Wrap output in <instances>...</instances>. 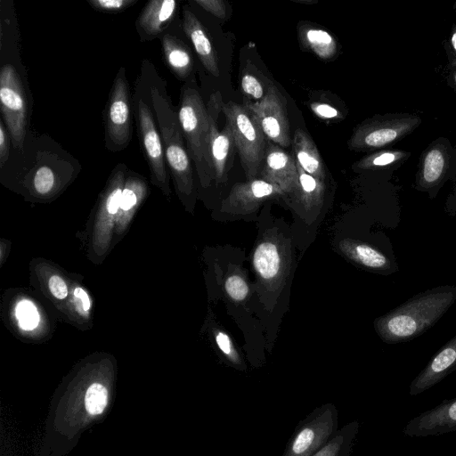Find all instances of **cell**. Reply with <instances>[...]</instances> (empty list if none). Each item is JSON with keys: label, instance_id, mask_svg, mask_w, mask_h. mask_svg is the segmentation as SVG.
<instances>
[{"label": "cell", "instance_id": "6da1fadb", "mask_svg": "<svg viewBox=\"0 0 456 456\" xmlns=\"http://www.w3.org/2000/svg\"><path fill=\"white\" fill-rule=\"evenodd\" d=\"M455 301L456 287L452 285L419 293L377 318V333L388 344L412 340L433 327Z\"/></svg>", "mask_w": 456, "mask_h": 456}, {"label": "cell", "instance_id": "7a4b0ae2", "mask_svg": "<svg viewBox=\"0 0 456 456\" xmlns=\"http://www.w3.org/2000/svg\"><path fill=\"white\" fill-rule=\"evenodd\" d=\"M149 94L159 125L166 163L178 188L189 191L192 188L191 159L184 144L178 113L174 110L166 92L158 85H152Z\"/></svg>", "mask_w": 456, "mask_h": 456}, {"label": "cell", "instance_id": "3957f363", "mask_svg": "<svg viewBox=\"0 0 456 456\" xmlns=\"http://www.w3.org/2000/svg\"><path fill=\"white\" fill-rule=\"evenodd\" d=\"M178 117L189 156L200 182L207 185L215 179L208 142V116L199 91L191 83L182 87Z\"/></svg>", "mask_w": 456, "mask_h": 456}, {"label": "cell", "instance_id": "277c9868", "mask_svg": "<svg viewBox=\"0 0 456 456\" xmlns=\"http://www.w3.org/2000/svg\"><path fill=\"white\" fill-rule=\"evenodd\" d=\"M222 111L231 126L246 178L252 180L260 173L268 140L243 105L230 101L224 103Z\"/></svg>", "mask_w": 456, "mask_h": 456}, {"label": "cell", "instance_id": "5b68a950", "mask_svg": "<svg viewBox=\"0 0 456 456\" xmlns=\"http://www.w3.org/2000/svg\"><path fill=\"white\" fill-rule=\"evenodd\" d=\"M421 122L419 116L411 113L375 115L354 128L348 148L354 151L380 150L412 133Z\"/></svg>", "mask_w": 456, "mask_h": 456}, {"label": "cell", "instance_id": "8992f818", "mask_svg": "<svg viewBox=\"0 0 456 456\" xmlns=\"http://www.w3.org/2000/svg\"><path fill=\"white\" fill-rule=\"evenodd\" d=\"M338 411L327 403L314 408L296 426L281 456H313L338 431Z\"/></svg>", "mask_w": 456, "mask_h": 456}, {"label": "cell", "instance_id": "52a82bcc", "mask_svg": "<svg viewBox=\"0 0 456 456\" xmlns=\"http://www.w3.org/2000/svg\"><path fill=\"white\" fill-rule=\"evenodd\" d=\"M131 94L124 68L110 90L105 114V145L109 151L126 149L132 137Z\"/></svg>", "mask_w": 456, "mask_h": 456}, {"label": "cell", "instance_id": "ba28073f", "mask_svg": "<svg viewBox=\"0 0 456 456\" xmlns=\"http://www.w3.org/2000/svg\"><path fill=\"white\" fill-rule=\"evenodd\" d=\"M1 111L12 142L23 149L27 126V102L22 83L15 68L5 64L0 71Z\"/></svg>", "mask_w": 456, "mask_h": 456}, {"label": "cell", "instance_id": "9c48e42d", "mask_svg": "<svg viewBox=\"0 0 456 456\" xmlns=\"http://www.w3.org/2000/svg\"><path fill=\"white\" fill-rule=\"evenodd\" d=\"M255 118L268 141L287 148L292 143L286 100L270 83L265 97L258 102L244 99L242 104Z\"/></svg>", "mask_w": 456, "mask_h": 456}, {"label": "cell", "instance_id": "30bf717a", "mask_svg": "<svg viewBox=\"0 0 456 456\" xmlns=\"http://www.w3.org/2000/svg\"><path fill=\"white\" fill-rule=\"evenodd\" d=\"M134 110L139 138L148 167L156 183L165 186L167 175L162 140L155 123L152 108L139 93L134 97Z\"/></svg>", "mask_w": 456, "mask_h": 456}, {"label": "cell", "instance_id": "8fae6325", "mask_svg": "<svg viewBox=\"0 0 456 456\" xmlns=\"http://www.w3.org/2000/svg\"><path fill=\"white\" fill-rule=\"evenodd\" d=\"M223 105V98L219 92L214 93L207 104L209 151L216 183H224L227 180V174L232 165L233 153L236 150L230 125L226 122L224 128L221 131L218 130L217 119Z\"/></svg>", "mask_w": 456, "mask_h": 456}, {"label": "cell", "instance_id": "7c38bea8", "mask_svg": "<svg viewBox=\"0 0 456 456\" xmlns=\"http://www.w3.org/2000/svg\"><path fill=\"white\" fill-rule=\"evenodd\" d=\"M263 180L278 185L283 193L297 194L298 171L293 154L268 141L260 170Z\"/></svg>", "mask_w": 456, "mask_h": 456}, {"label": "cell", "instance_id": "4fadbf2b", "mask_svg": "<svg viewBox=\"0 0 456 456\" xmlns=\"http://www.w3.org/2000/svg\"><path fill=\"white\" fill-rule=\"evenodd\" d=\"M403 431L410 437L434 436L456 431V398L444 400L413 417Z\"/></svg>", "mask_w": 456, "mask_h": 456}, {"label": "cell", "instance_id": "5bb4252c", "mask_svg": "<svg viewBox=\"0 0 456 456\" xmlns=\"http://www.w3.org/2000/svg\"><path fill=\"white\" fill-rule=\"evenodd\" d=\"M450 162V143L444 138L432 142L421 153L416 174L415 187L431 191L445 177Z\"/></svg>", "mask_w": 456, "mask_h": 456}, {"label": "cell", "instance_id": "9a60e30c", "mask_svg": "<svg viewBox=\"0 0 456 456\" xmlns=\"http://www.w3.org/2000/svg\"><path fill=\"white\" fill-rule=\"evenodd\" d=\"M456 369V336L432 357L410 384L409 394L418 395L428 390Z\"/></svg>", "mask_w": 456, "mask_h": 456}, {"label": "cell", "instance_id": "2e32d148", "mask_svg": "<svg viewBox=\"0 0 456 456\" xmlns=\"http://www.w3.org/2000/svg\"><path fill=\"white\" fill-rule=\"evenodd\" d=\"M177 5L175 0L148 2L135 21L141 40H151L161 34L175 15Z\"/></svg>", "mask_w": 456, "mask_h": 456}, {"label": "cell", "instance_id": "e0dca14e", "mask_svg": "<svg viewBox=\"0 0 456 456\" xmlns=\"http://www.w3.org/2000/svg\"><path fill=\"white\" fill-rule=\"evenodd\" d=\"M282 194L281 189L272 183L261 179L248 180L236 183L224 206L232 210H248L259 205L263 200L277 194Z\"/></svg>", "mask_w": 456, "mask_h": 456}, {"label": "cell", "instance_id": "ac0fdd59", "mask_svg": "<svg viewBox=\"0 0 456 456\" xmlns=\"http://www.w3.org/2000/svg\"><path fill=\"white\" fill-rule=\"evenodd\" d=\"M183 28L193 45L198 57L206 70L212 76L220 75L219 61L205 28L189 9L183 12Z\"/></svg>", "mask_w": 456, "mask_h": 456}, {"label": "cell", "instance_id": "d6986e66", "mask_svg": "<svg viewBox=\"0 0 456 456\" xmlns=\"http://www.w3.org/2000/svg\"><path fill=\"white\" fill-rule=\"evenodd\" d=\"M291 145L296 162L302 169L324 183L327 174L326 167L310 134L297 128L294 133Z\"/></svg>", "mask_w": 456, "mask_h": 456}, {"label": "cell", "instance_id": "ffe728a7", "mask_svg": "<svg viewBox=\"0 0 456 456\" xmlns=\"http://www.w3.org/2000/svg\"><path fill=\"white\" fill-rule=\"evenodd\" d=\"M342 251L358 265L378 272H391V260L381 251L367 243L358 240H343Z\"/></svg>", "mask_w": 456, "mask_h": 456}, {"label": "cell", "instance_id": "44dd1931", "mask_svg": "<svg viewBox=\"0 0 456 456\" xmlns=\"http://www.w3.org/2000/svg\"><path fill=\"white\" fill-rule=\"evenodd\" d=\"M162 53L170 70L179 78H187L192 71L193 61L187 45L173 35L161 37Z\"/></svg>", "mask_w": 456, "mask_h": 456}, {"label": "cell", "instance_id": "7402d4cb", "mask_svg": "<svg viewBox=\"0 0 456 456\" xmlns=\"http://www.w3.org/2000/svg\"><path fill=\"white\" fill-rule=\"evenodd\" d=\"M253 264L262 280L272 281L278 277L281 268V257L275 243L263 241L255 249Z\"/></svg>", "mask_w": 456, "mask_h": 456}, {"label": "cell", "instance_id": "603a6c76", "mask_svg": "<svg viewBox=\"0 0 456 456\" xmlns=\"http://www.w3.org/2000/svg\"><path fill=\"white\" fill-rule=\"evenodd\" d=\"M360 430L358 420H352L338 429L336 436L313 456H350Z\"/></svg>", "mask_w": 456, "mask_h": 456}, {"label": "cell", "instance_id": "cb8c5ba5", "mask_svg": "<svg viewBox=\"0 0 456 456\" xmlns=\"http://www.w3.org/2000/svg\"><path fill=\"white\" fill-rule=\"evenodd\" d=\"M304 45L323 60H330L338 52L335 38L326 30L316 28H304L299 30Z\"/></svg>", "mask_w": 456, "mask_h": 456}, {"label": "cell", "instance_id": "d4e9b609", "mask_svg": "<svg viewBox=\"0 0 456 456\" xmlns=\"http://www.w3.org/2000/svg\"><path fill=\"white\" fill-rule=\"evenodd\" d=\"M411 152L402 150H382L363 157L355 162L354 167L357 170H376L391 167L404 162Z\"/></svg>", "mask_w": 456, "mask_h": 456}, {"label": "cell", "instance_id": "484cf974", "mask_svg": "<svg viewBox=\"0 0 456 456\" xmlns=\"http://www.w3.org/2000/svg\"><path fill=\"white\" fill-rule=\"evenodd\" d=\"M299 189L297 196L305 206L317 204L322 197L324 183L305 173L297 163Z\"/></svg>", "mask_w": 456, "mask_h": 456}, {"label": "cell", "instance_id": "4316f807", "mask_svg": "<svg viewBox=\"0 0 456 456\" xmlns=\"http://www.w3.org/2000/svg\"><path fill=\"white\" fill-rule=\"evenodd\" d=\"M269 85L265 86L262 80L251 72H244L241 77V90L247 96L246 99L253 102H261L265 97Z\"/></svg>", "mask_w": 456, "mask_h": 456}, {"label": "cell", "instance_id": "83f0119b", "mask_svg": "<svg viewBox=\"0 0 456 456\" xmlns=\"http://www.w3.org/2000/svg\"><path fill=\"white\" fill-rule=\"evenodd\" d=\"M19 326L24 330H32L38 326L40 317L35 305L27 299L20 301L15 307Z\"/></svg>", "mask_w": 456, "mask_h": 456}, {"label": "cell", "instance_id": "f1b7e54d", "mask_svg": "<svg viewBox=\"0 0 456 456\" xmlns=\"http://www.w3.org/2000/svg\"><path fill=\"white\" fill-rule=\"evenodd\" d=\"M108 401V392L104 386L99 383L91 385L85 397L86 408L92 415L102 413Z\"/></svg>", "mask_w": 456, "mask_h": 456}, {"label": "cell", "instance_id": "f546056e", "mask_svg": "<svg viewBox=\"0 0 456 456\" xmlns=\"http://www.w3.org/2000/svg\"><path fill=\"white\" fill-rule=\"evenodd\" d=\"M34 187L40 194L48 193L55 183V175L53 169L46 165L38 167L34 174Z\"/></svg>", "mask_w": 456, "mask_h": 456}, {"label": "cell", "instance_id": "4dcf8cb0", "mask_svg": "<svg viewBox=\"0 0 456 456\" xmlns=\"http://www.w3.org/2000/svg\"><path fill=\"white\" fill-rule=\"evenodd\" d=\"M224 289L228 296L234 301H242L248 293L246 281L240 275H231L224 282Z\"/></svg>", "mask_w": 456, "mask_h": 456}, {"label": "cell", "instance_id": "1f68e13d", "mask_svg": "<svg viewBox=\"0 0 456 456\" xmlns=\"http://www.w3.org/2000/svg\"><path fill=\"white\" fill-rule=\"evenodd\" d=\"M216 343L224 355L234 365L239 368L242 365L240 358L233 347L230 337L223 332L216 331L215 335Z\"/></svg>", "mask_w": 456, "mask_h": 456}, {"label": "cell", "instance_id": "d6a6232c", "mask_svg": "<svg viewBox=\"0 0 456 456\" xmlns=\"http://www.w3.org/2000/svg\"><path fill=\"white\" fill-rule=\"evenodd\" d=\"M136 3L137 0H88L94 9L109 12L124 11Z\"/></svg>", "mask_w": 456, "mask_h": 456}, {"label": "cell", "instance_id": "836d02e7", "mask_svg": "<svg viewBox=\"0 0 456 456\" xmlns=\"http://www.w3.org/2000/svg\"><path fill=\"white\" fill-rule=\"evenodd\" d=\"M194 2L216 18L224 20L226 16V7L222 0H195Z\"/></svg>", "mask_w": 456, "mask_h": 456}, {"label": "cell", "instance_id": "e575fe53", "mask_svg": "<svg viewBox=\"0 0 456 456\" xmlns=\"http://www.w3.org/2000/svg\"><path fill=\"white\" fill-rule=\"evenodd\" d=\"M12 142L10 134L4 126V122L0 121V167H3L9 158L10 142Z\"/></svg>", "mask_w": 456, "mask_h": 456}, {"label": "cell", "instance_id": "d590c367", "mask_svg": "<svg viewBox=\"0 0 456 456\" xmlns=\"http://www.w3.org/2000/svg\"><path fill=\"white\" fill-rule=\"evenodd\" d=\"M48 286L51 293L58 299H64L68 296V288L65 281L58 275L49 279Z\"/></svg>", "mask_w": 456, "mask_h": 456}, {"label": "cell", "instance_id": "8d00e7d4", "mask_svg": "<svg viewBox=\"0 0 456 456\" xmlns=\"http://www.w3.org/2000/svg\"><path fill=\"white\" fill-rule=\"evenodd\" d=\"M311 109L316 116L322 118L331 119L339 116V112L334 107L326 103H312Z\"/></svg>", "mask_w": 456, "mask_h": 456}, {"label": "cell", "instance_id": "74e56055", "mask_svg": "<svg viewBox=\"0 0 456 456\" xmlns=\"http://www.w3.org/2000/svg\"><path fill=\"white\" fill-rule=\"evenodd\" d=\"M74 298L77 311L82 314H87L91 308V301L87 293L82 288L74 289Z\"/></svg>", "mask_w": 456, "mask_h": 456}, {"label": "cell", "instance_id": "f35d334b", "mask_svg": "<svg viewBox=\"0 0 456 456\" xmlns=\"http://www.w3.org/2000/svg\"><path fill=\"white\" fill-rule=\"evenodd\" d=\"M449 81L451 86L456 91V57L453 54H450V77Z\"/></svg>", "mask_w": 456, "mask_h": 456}, {"label": "cell", "instance_id": "ab89813d", "mask_svg": "<svg viewBox=\"0 0 456 456\" xmlns=\"http://www.w3.org/2000/svg\"><path fill=\"white\" fill-rule=\"evenodd\" d=\"M450 45L456 57V24L452 25L450 34Z\"/></svg>", "mask_w": 456, "mask_h": 456}, {"label": "cell", "instance_id": "60d3db41", "mask_svg": "<svg viewBox=\"0 0 456 456\" xmlns=\"http://www.w3.org/2000/svg\"><path fill=\"white\" fill-rule=\"evenodd\" d=\"M454 9H455V12H456V3L454 4Z\"/></svg>", "mask_w": 456, "mask_h": 456}]
</instances>
